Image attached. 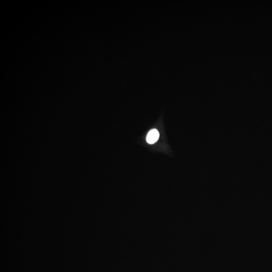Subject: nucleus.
<instances>
[{"instance_id":"f257e3e1","label":"nucleus","mask_w":272,"mask_h":272,"mask_svg":"<svg viewBox=\"0 0 272 272\" xmlns=\"http://www.w3.org/2000/svg\"><path fill=\"white\" fill-rule=\"evenodd\" d=\"M159 137V134L156 129H153L150 131L146 137V140L150 144H152L157 141Z\"/></svg>"}]
</instances>
